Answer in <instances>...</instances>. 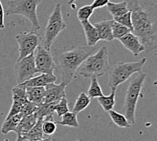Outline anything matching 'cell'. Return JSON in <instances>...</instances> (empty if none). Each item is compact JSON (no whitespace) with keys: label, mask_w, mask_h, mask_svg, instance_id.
I'll return each instance as SVG.
<instances>
[{"label":"cell","mask_w":157,"mask_h":141,"mask_svg":"<svg viewBox=\"0 0 157 141\" xmlns=\"http://www.w3.org/2000/svg\"><path fill=\"white\" fill-rule=\"evenodd\" d=\"M132 14L133 33L150 53L157 45V4L153 0H125Z\"/></svg>","instance_id":"obj_1"},{"label":"cell","mask_w":157,"mask_h":141,"mask_svg":"<svg viewBox=\"0 0 157 141\" xmlns=\"http://www.w3.org/2000/svg\"><path fill=\"white\" fill-rule=\"evenodd\" d=\"M96 46H71L55 49L53 57L56 65L58 73L60 75L62 82L68 86L75 76L81 63L90 55L97 50Z\"/></svg>","instance_id":"obj_2"},{"label":"cell","mask_w":157,"mask_h":141,"mask_svg":"<svg viewBox=\"0 0 157 141\" xmlns=\"http://www.w3.org/2000/svg\"><path fill=\"white\" fill-rule=\"evenodd\" d=\"M146 78V73L139 71L130 77L123 105V115L131 125L136 123V110L137 101L141 96V92Z\"/></svg>","instance_id":"obj_3"},{"label":"cell","mask_w":157,"mask_h":141,"mask_svg":"<svg viewBox=\"0 0 157 141\" xmlns=\"http://www.w3.org/2000/svg\"><path fill=\"white\" fill-rule=\"evenodd\" d=\"M109 50L106 45L100 47L95 54L86 58L78 69V73L84 78L102 77L109 69Z\"/></svg>","instance_id":"obj_4"},{"label":"cell","mask_w":157,"mask_h":141,"mask_svg":"<svg viewBox=\"0 0 157 141\" xmlns=\"http://www.w3.org/2000/svg\"><path fill=\"white\" fill-rule=\"evenodd\" d=\"M146 61V58H143L139 61L119 62L113 65L108 71H109L108 85L110 90L117 89L119 85L129 80L134 73L141 71Z\"/></svg>","instance_id":"obj_5"},{"label":"cell","mask_w":157,"mask_h":141,"mask_svg":"<svg viewBox=\"0 0 157 141\" xmlns=\"http://www.w3.org/2000/svg\"><path fill=\"white\" fill-rule=\"evenodd\" d=\"M43 0H9L5 11L6 15H21L31 22L32 31H38L41 29L37 8Z\"/></svg>","instance_id":"obj_6"},{"label":"cell","mask_w":157,"mask_h":141,"mask_svg":"<svg viewBox=\"0 0 157 141\" xmlns=\"http://www.w3.org/2000/svg\"><path fill=\"white\" fill-rule=\"evenodd\" d=\"M66 27L67 25L62 12V5L60 3H58L55 6L53 12L49 16L48 24L45 28L44 35L41 39V45L46 50H50L53 42Z\"/></svg>","instance_id":"obj_7"},{"label":"cell","mask_w":157,"mask_h":141,"mask_svg":"<svg viewBox=\"0 0 157 141\" xmlns=\"http://www.w3.org/2000/svg\"><path fill=\"white\" fill-rule=\"evenodd\" d=\"M41 37L38 31H31L23 32L16 36V40L18 44L19 55L18 60L33 54L36 48L41 44Z\"/></svg>","instance_id":"obj_8"},{"label":"cell","mask_w":157,"mask_h":141,"mask_svg":"<svg viewBox=\"0 0 157 141\" xmlns=\"http://www.w3.org/2000/svg\"><path fill=\"white\" fill-rule=\"evenodd\" d=\"M14 73L18 84L25 82L39 73L35 66L34 53L17 60L14 66Z\"/></svg>","instance_id":"obj_9"},{"label":"cell","mask_w":157,"mask_h":141,"mask_svg":"<svg viewBox=\"0 0 157 141\" xmlns=\"http://www.w3.org/2000/svg\"><path fill=\"white\" fill-rule=\"evenodd\" d=\"M34 57L35 66L39 73H54L56 69V65L51 50H46L40 44L36 48V54Z\"/></svg>","instance_id":"obj_10"},{"label":"cell","mask_w":157,"mask_h":141,"mask_svg":"<svg viewBox=\"0 0 157 141\" xmlns=\"http://www.w3.org/2000/svg\"><path fill=\"white\" fill-rule=\"evenodd\" d=\"M119 41L125 47L127 50L135 56L137 57L142 52L146 51V48L137 36L129 32L119 39Z\"/></svg>","instance_id":"obj_11"},{"label":"cell","mask_w":157,"mask_h":141,"mask_svg":"<svg viewBox=\"0 0 157 141\" xmlns=\"http://www.w3.org/2000/svg\"><path fill=\"white\" fill-rule=\"evenodd\" d=\"M66 87L67 85L63 82H61L60 84L52 83L45 86L44 103H49L57 102L62 98L66 97L67 95L65 92Z\"/></svg>","instance_id":"obj_12"},{"label":"cell","mask_w":157,"mask_h":141,"mask_svg":"<svg viewBox=\"0 0 157 141\" xmlns=\"http://www.w3.org/2000/svg\"><path fill=\"white\" fill-rule=\"evenodd\" d=\"M57 80V77L54 73H41L37 77H32L30 80L26 81L25 82L21 84L25 88L28 87H45L48 85L55 83Z\"/></svg>","instance_id":"obj_13"},{"label":"cell","mask_w":157,"mask_h":141,"mask_svg":"<svg viewBox=\"0 0 157 141\" xmlns=\"http://www.w3.org/2000/svg\"><path fill=\"white\" fill-rule=\"evenodd\" d=\"M114 20H106L100 22H96L94 25L97 29L100 40L111 41H113V23Z\"/></svg>","instance_id":"obj_14"},{"label":"cell","mask_w":157,"mask_h":141,"mask_svg":"<svg viewBox=\"0 0 157 141\" xmlns=\"http://www.w3.org/2000/svg\"><path fill=\"white\" fill-rule=\"evenodd\" d=\"M83 27L85 35H86L87 45L88 46H94L100 41L99 35L97 29L90 22V21L80 22Z\"/></svg>","instance_id":"obj_15"},{"label":"cell","mask_w":157,"mask_h":141,"mask_svg":"<svg viewBox=\"0 0 157 141\" xmlns=\"http://www.w3.org/2000/svg\"><path fill=\"white\" fill-rule=\"evenodd\" d=\"M37 121V118L35 113L24 116L20 121L18 126H16L14 132L18 134L24 135L27 134L33 127Z\"/></svg>","instance_id":"obj_16"},{"label":"cell","mask_w":157,"mask_h":141,"mask_svg":"<svg viewBox=\"0 0 157 141\" xmlns=\"http://www.w3.org/2000/svg\"><path fill=\"white\" fill-rule=\"evenodd\" d=\"M45 87H28L26 88V92L28 100L39 105L44 103Z\"/></svg>","instance_id":"obj_17"},{"label":"cell","mask_w":157,"mask_h":141,"mask_svg":"<svg viewBox=\"0 0 157 141\" xmlns=\"http://www.w3.org/2000/svg\"><path fill=\"white\" fill-rule=\"evenodd\" d=\"M44 120L45 119H38L35 125L23 136L27 138L29 141H35L47 138L44 136L43 130H42V125Z\"/></svg>","instance_id":"obj_18"},{"label":"cell","mask_w":157,"mask_h":141,"mask_svg":"<svg viewBox=\"0 0 157 141\" xmlns=\"http://www.w3.org/2000/svg\"><path fill=\"white\" fill-rule=\"evenodd\" d=\"M57 102L42 103L37 107V109L34 113L35 116L38 119H45V117L54 116L55 113V106Z\"/></svg>","instance_id":"obj_19"},{"label":"cell","mask_w":157,"mask_h":141,"mask_svg":"<svg viewBox=\"0 0 157 141\" xmlns=\"http://www.w3.org/2000/svg\"><path fill=\"white\" fill-rule=\"evenodd\" d=\"M106 6L108 12L113 16V18L121 16L129 11L128 7H127V2L125 0L119 3H113L109 2Z\"/></svg>","instance_id":"obj_20"},{"label":"cell","mask_w":157,"mask_h":141,"mask_svg":"<svg viewBox=\"0 0 157 141\" xmlns=\"http://www.w3.org/2000/svg\"><path fill=\"white\" fill-rule=\"evenodd\" d=\"M117 89L111 90V93L109 96H103L98 97L97 101L99 103L102 109L108 112L110 110H113L115 105V96Z\"/></svg>","instance_id":"obj_21"},{"label":"cell","mask_w":157,"mask_h":141,"mask_svg":"<svg viewBox=\"0 0 157 141\" xmlns=\"http://www.w3.org/2000/svg\"><path fill=\"white\" fill-rule=\"evenodd\" d=\"M22 117V115L20 113L8 119H5L1 127V132L4 134H7L12 131L14 132L16 126H18Z\"/></svg>","instance_id":"obj_22"},{"label":"cell","mask_w":157,"mask_h":141,"mask_svg":"<svg viewBox=\"0 0 157 141\" xmlns=\"http://www.w3.org/2000/svg\"><path fill=\"white\" fill-rule=\"evenodd\" d=\"M91 103V98L85 92L81 93L77 98L73 108V112L78 114L85 110Z\"/></svg>","instance_id":"obj_23"},{"label":"cell","mask_w":157,"mask_h":141,"mask_svg":"<svg viewBox=\"0 0 157 141\" xmlns=\"http://www.w3.org/2000/svg\"><path fill=\"white\" fill-rule=\"evenodd\" d=\"M56 123L63 126L73 127H78L79 126V123L77 120V114L75 113L73 111H68L64 114L62 116V119L60 121H58Z\"/></svg>","instance_id":"obj_24"},{"label":"cell","mask_w":157,"mask_h":141,"mask_svg":"<svg viewBox=\"0 0 157 141\" xmlns=\"http://www.w3.org/2000/svg\"><path fill=\"white\" fill-rule=\"evenodd\" d=\"M108 113H109L110 119H112L114 123L119 127L124 128V127H130L132 126L123 114L117 112L113 109L108 111Z\"/></svg>","instance_id":"obj_25"},{"label":"cell","mask_w":157,"mask_h":141,"mask_svg":"<svg viewBox=\"0 0 157 141\" xmlns=\"http://www.w3.org/2000/svg\"><path fill=\"white\" fill-rule=\"evenodd\" d=\"M12 100L24 104L28 102V98L26 92V88L21 84H18L12 90Z\"/></svg>","instance_id":"obj_26"},{"label":"cell","mask_w":157,"mask_h":141,"mask_svg":"<svg viewBox=\"0 0 157 141\" xmlns=\"http://www.w3.org/2000/svg\"><path fill=\"white\" fill-rule=\"evenodd\" d=\"M42 130L45 137L52 136L57 130V123L54 120V117H48L45 118V120L42 125Z\"/></svg>","instance_id":"obj_27"},{"label":"cell","mask_w":157,"mask_h":141,"mask_svg":"<svg viewBox=\"0 0 157 141\" xmlns=\"http://www.w3.org/2000/svg\"><path fill=\"white\" fill-rule=\"evenodd\" d=\"M87 94L90 98H98L104 95L102 88L98 81L97 77H91V82Z\"/></svg>","instance_id":"obj_28"},{"label":"cell","mask_w":157,"mask_h":141,"mask_svg":"<svg viewBox=\"0 0 157 141\" xmlns=\"http://www.w3.org/2000/svg\"><path fill=\"white\" fill-rule=\"evenodd\" d=\"M112 30H113V35L114 39H119L123 37L124 35L128 33L129 32H132L130 31V29L127 28L125 26H124L121 24L119 23V22H116L114 20L113 23V27H112Z\"/></svg>","instance_id":"obj_29"},{"label":"cell","mask_w":157,"mask_h":141,"mask_svg":"<svg viewBox=\"0 0 157 141\" xmlns=\"http://www.w3.org/2000/svg\"><path fill=\"white\" fill-rule=\"evenodd\" d=\"M94 9L91 5H85L77 10V16L80 22L89 21L91 16L93 14Z\"/></svg>","instance_id":"obj_30"},{"label":"cell","mask_w":157,"mask_h":141,"mask_svg":"<svg viewBox=\"0 0 157 141\" xmlns=\"http://www.w3.org/2000/svg\"><path fill=\"white\" fill-rule=\"evenodd\" d=\"M55 113L57 114L58 117H62L64 114L69 111V107H68V101L66 97L62 98L61 99L58 101L55 106Z\"/></svg>","instance_id":"obj_31"},{"label":"cell","mask_w":157,"mask_h":141,"mask_svg":"<svg viewBox=\"0 0 157 141\" xmlns=\"http://www.w3.org/2000/svg\"><path fill=\"white\" fill-rule=\"evenodd\" d=\"M113 20H114L116 22H119V23L121 24L124 26H125L128 29H130V31L133 32V25H132V14L131 12H127L125 14H124L121 16H117V17H114Z\"/></svg>","instance_id":"obj_32"},{"label":"cell","mask_w":157,"mask_h":141,"mask_svg":"<svg viewBox=\"0 0 157 141\" xmlns=\"http://www.w3.org/2000/svg\"><path fill=\"white\" fill-rule=\"evenodd\" d=\"M37 107L38 105H37L36 104L30 102V101H28L27 103H25L22 105L21 114L22 115V117H24L34 113L36 110H37Z\"/></svg>","instance_id":"obj_33"},{"label":"cell","mask_w":157,"mask_h":141,"mask_svg":"<svg viewBox=\"0 0 157 141\" xmlns=\"http://www.w3.org/2000/svg\"><path fill=\"white\" fill-rule=\"evenodd\" d=\"M22 105H23V104H22L18 102H16V101L13 100L9 112H8L7 116H6L5 119H9V118H10L13 116H16V115H17V114L21 113Z\"/></svg>","instance_id":"obj_34"},{"label":"cell","mask_w":157,"mask_h":141,"mask_svg":"<svg viewBox=\"0 0 157 141\" xmlns=\"http://www.w3.org/2000/svg\"><path fill=\"white\" fill-rule=\"evenodd\" d=\"M109 2V0H94L91 6H92V8L94 10L98 8H102L106 6Z\"/></svg>","instance_id":"obj_35"},{"label":"cell","mask_w":157,"mask_h":141,"mask_svg":"<svg viewBox=\"0 0 157 141\" xmlns=\"http://www.w3.org/2000/svg\"><path fill=\"white\" fill-rule=\"evenodd\" d=\"M4 16H5V11L3 5L0 1V29H3L5 28L4 24Z\"/></svg>","instance_id":"obj_36"},{"label":"cell","mask_w":157,"mask_h":141,"mask_svg":"<svg viewBox=\"0 0 157 141\" xmlns=\"http://www.w3.org/2000/svg\"><path fill=\"white\" fill-rule=\"evenodd\" d=\"M16 141H29V140L25 136L21 135V134H18L17 139H16Z\"/></svg>","instance_id":"obj_37"},{"label":"cell","mask_w":157,"mask_h":141,"mask_svg":"<svg viewBox=\"0 0 157 141\" xmlns=\"http://www.w3.org/2000/svg\"><path fill=\"white\" fill-rule=\"evenodd\" d=\"M152 53L153 54V57L155 58L156 61L157 62V45L156 46V48L152 51Z\"/></svg>","instance_id":"obj_38"},{"label":"cell","mask_w":157,"mask_h":141,"mask_svg":"<svg viewBox=\"0 0 157 141\" xmlns=\"http://www.w3.org/2000/svg\"><path fill=\"white\" fill-rule=\"evenodd\" d=\"M35 141H53V139H52V136H50V137H47V138H45V139L35 140Z\"/></svg>","instance_id":"obj_39"},{"label":"cell","mask_w":157,"mask_h":141,"mask_svg":"<svg viewBox=\"0 0 157 141\" xmlns=\"http://www.w3.org/2000/svg\"><path fill=\"white\" fill-rule=\"evenodd\" d=\"M76 1H77V0H69V1L68 2V4L71 6L72 4H73V3H74L75 2H76Z\"/></svg>","instance_id":"obj_40"},{"label":"cell","mask_w":157,"mask_h":141,"mask_svg":"<svg viewBox=\"0 0 157 141\" xmlns=\"http://www.w3.org/2000/svg\"><path fill=\"white\" fill-rule=\"evenodd\" d=\"M153 85H154V86H157V79H156V80L155 81H154Z\"/></svg>","instance_id":"obj_41"},{"label":"cell","mask_w":157,"mask_h":141,"mask_svg":"<svg viewBox=\"0 0 157 141\" xmlns=\"http://www.w3.org/2000/svg\"><path fill=\"white\" fill-rule=\"evenodd\" d=\"M4 141H9V140H8V139H5Z\"/></svg>","instance_id":"obj_42"},{"label":"cell","mask_w":157,"mask_h":141,"mask_svg":"<svg viewBox=\"0 0 157 141\" xmlns=\"http://www.w3.org/2000/svg\"><path fill=\"white\" fill-rule=\"evenodd\" d=\"M75 141H78V140H75Z\"/></svg>","instance_id":"obj_43"}]
</instances>
